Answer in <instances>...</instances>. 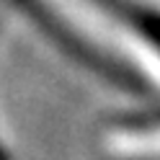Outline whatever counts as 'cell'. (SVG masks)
<instances>
[{
  "mask_svg": "<svg viewBox=\"0 0 160 160\" xmlns=\"http://www.w3.org/2000/svg\"><path fill=\"white\" fill-rule=\"evenodd\" d=\"M101 3L108 5L111 11H119V16H122L155 52H160V13L158 11L137 5V3H129V0H101Z\"/></svg>",
  "mask_w": 160,
  "mask_h": 160,
  "instance_id": "1",
  "label": "cell"
}]
</instances>
